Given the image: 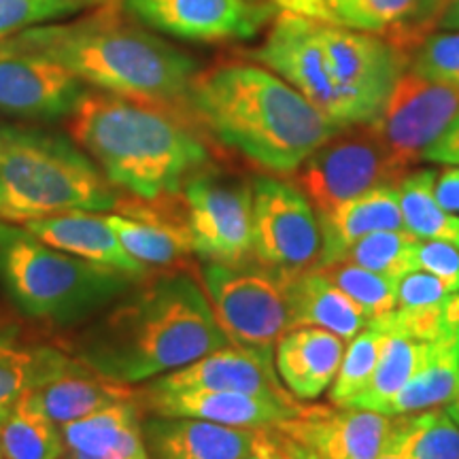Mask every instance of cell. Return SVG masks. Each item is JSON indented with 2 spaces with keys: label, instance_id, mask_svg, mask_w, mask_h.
<instances>
[{
  "label": "cell",
  "instance_id": "cell-1",
  "mask_svg": "<svg viewBox=\"0 0 459 459\" xmlns=\"http://www.w3.org/2000/svg\"><path fill=\"white\" fill-rule=\"evenodd\" d=\"M183 113L223 147L273 175H294L342 128L257 62H221L198 71Z\"/></svg>",
  "mask_w": 459,
  "mask_h": 459
},
{
  "label": "cell",
  "instance_id": "cell-2",
  "mask_svg": "<svg viewBox=\"0 0 459 459\" xmlns=\"http://www.w3.org/2000/svg\"><path fill=\"white\" fill-rule=\"evenodd\" d=\"M228 344L203 287L177 273L153 279L115 304L74 341L73 351L90 370L134 385Z\"/></svg>",
  "mask_w": 459,
  "mask_h": 459
},
{
  "label": "cell",
  "instance_id": "cell-3",
  "mask_svg": "<svg viewBox=\"0 0 459 459\" xmlns=\"http://www.w3.org/2000/svg\"><path fill=\"white\" fill-rule=\"evenodd\" d=\"M71 117L73 139L108 183L145 203L181 194L209 164L196 130L170 108L85 91Z\"/></svg>",
  "mask_w": 459,
  "mask_h": 459
},
{
  "label": "cell",
  "instance_id": "cell-4",
  "mask_svg": "<svg viewBox=\"0 0 459 459\" xmlns=\"http://www.w3.org/2000/svg\"><path fill=\"white\" fill-rule=\"evenodd\" d=\"M17 45L20 54L49 57L107 94L170 111L183 108L198 73L192 56L130 24L113 9L71 24L28 28L17 32Z\"/></svg>",
  "mask_w": 459,
  "mask_h": 459
},
{
  "label": "cell",
  "instance_id": "cell-5",
  "mask_svg": "<svg viewBox=\"0 0 459 459\" xmlns=\"http://www.w3.org/2000/svg\"><path fill=\"white\" fill-rule=\"evenodd\" d=\"M119 209L94 160L65 136L0 126V221Z\"/></svg>",
  "mask_w": 459,
  "mask_h": 459
},
{
  "label": "cell",
  "instance_id": "cell-6",
  "mask_svg": "<svg viewBox=\"0 0 459 459\" xmlns=\"http://www.w3.org/2000/svg\"><path fill=\"white\" fill-rule=\"evenodd\" d=\"M134 283L128 274L65 254L30 230L0 221V285L28 319L77 324Z\"/></svg>",
  "mask_w": 459,
  "mask_h": 459
},
{
  "label": "cell",
  "instance_id": "cell-7",
  "mask_svg": "<svg viewBox=\"0 0 459 459\" xmlns=\"http://www.w3.org/2000/svg\"><path fill=\"white\" fill-rule=\"evenodd\" d=\"M203 283L228 342L274 361L279 338L291 328L287 281L249 262L204 264Z\"/></svg>",
  "mask_w": 459,
  "mask_h": 459
},
{
  "label": "cell",
  "instance_id": "cell-8",
  "mask_svg": "<svg viewBox=\"0 0 459 459\" xmlns=\"http://www.w3.org/2000/svg\"><path fill=\"white\" fill-rule=\"evenodd\" d=\"M254 186V262L291 281L321 266L324 232L313 204L294 183L257 177Z\"/></svg>",
  "mask_w": 459,
  "mask_h": 459
},
{
  "label": "cell",
  "instance_id": "cell-9",
  "mask_svg": "<svg viewBox=\"0 0 459 459\" xmlns=\"http://www.w3.org/2000/svg\"><path fill=\"white\" fill-rule=\"evenodd\" d=\"M404 175L364 124L341 128L315 149L294 172V186L321 220L347 200L383 183H398Z\"/></svg>",
  "mask_w": 459,
  "mask_h": 459
},
{
  "label": "cell",
  "instance_id": "cell-10",
  "mask_svg": "<svg viewBox=\"0 0 459 459\" xmlns=\"http://www.w3.org/2000/svg\"><path fill=\"white\" fill-rule=\"evenodd\" d=\"M194 254L206 264L254 260V186L200 170L181 189Z\"/></svg>",
  "mask_w": 459,
  "mask_h": 459
},
{
  "label": "cell",
  "instance_id": "cell-11",
  "mask_svg": "<svg viewBox=\"0 0 459 459\" xmlns=\"http://www.w3.org/2000/svg\"><path fill=\"white\" fill-rule=\"evenodd\" d=\"M459 119V88L404 71L368 124L402 172H409Z\"/></svg>",
  "mask_w": 459,
  "mask_h": 459
},
{
  "label": "cell",
  "instance_id": "cell-12",
  "mask_svg": "<svg viewBox=\"0 0 459 459\" xmlns=\"http://www.w3.org/2000/svg\"><path fill=\"white\" fill-rule=\"evenodd\" d=\"M251 62L266 66L338 126H349L347 107L321 41L319 22L277 11L266 39L249 51Z\"/></svg>",
  "mask_w": 459,
  "mask_h": 459
},
{
  "label": "cell",
  "instance_id": "cell-13",
  "mask_svg": "<svg viewBox=\"0 0 459 459\" xmlns=\"http://www.w3.org/2000/svg\"><path fill=\"white\" fill-rule=\"evenodd\" d=\"M124 11L179 41L228 43L257 37L279 9L273 0H124Z\"/></svg>",
  "mask_w": 459,
  "mask_h": 459
},
{
  "label": "cell",
  "instance_id": "cell-14",
  "mask_svg": "<svg viewBox=\"0 0 459 459\" xmlns=\"http://www.w3.org/2000/svg\"><path fill=\"white\" fill-rule=\"evenodd\" d=\"M274 429L319 459H377L389 451L394 417L355 406H304Z\"/></svg>",
  "mask_w": 459,
  "mask_h": 459
},
{
  "label": "cell",
  "instance_id": "cell-15",
  "mask_svg": "<svg viewBox=\"0 0 459 459\" xmlns=\"http://www.w3.org/2000/svg\"><path fill=\"white\" fill-rule=\"evenodd\" d=\"M134 400L152 417H192L223 423V426L262 429L277 428L287 419L300 415L304 409V404L296 398L243 392H211V389L162 392V389L149 385L136 389Z\"/></svg>",
  "mask_w": 459,
  "mask_h": 459
},
{
  "label": "cell",
  "instance_id": "cell-16",
  "mask_svg": "<svg viewBox=\"0 0 459 459\" xmlns=\"http://www.w3.org/2000/svg\"><path fill=\"white\" fill-rule=\"evenodd\" d=\"M83 82L49 57L22 54L0 60V113L30 119L73 115L83 99Z\"/></svg>",
  "mask_w": 459,
  "mask_h": 459
},
{
  "label": "cell",
  "instance_id": "cell-17",
  "mask_svg": "<svg viewBox=\"0 0 459 459\" xmlns=\"http://www.w3.org/2000/svg\"><path fill=\"white\" fill-rule=\"evenodd\" d=\"M152 459H247L266 449L274 428H234L192 417H152L143 423Z\"/></svg>",
  "mask_w": 459,
  "mask_h": 459
},
{
  "label": "cell",
  "instance_id": "cell-18",
  "mask_svg": "<svg viewBox=\"0 0 459 459\" xmlns=\"http://www.w3.org/2000/svg\"><path fill=\"white\" fill-rule=\"evenodd\" d=\"M147 385L162 389V392L211 389V392H243L294 398L281 383L274 361L232 347V344L217 349L179 370L152 378Z\"/></svg>",
  "mask_w": 459,
  "mask_h": 459
},
{
  "label": "cell",
  "instance_id": "cell-19",
  "mask_svg": "<svg viewBox=\"0 0 459 459\" xmlns=\"http://www.w3.org/2000/svg\"><path fill=\"white\" fill-rule=\"evenodd\" d=\"M347 341L311 325L290 328L274 347V368L296 400H317L334 383Z\"/></svg>",
  "mask_w": 459,
  "mask_h": 459
},
{
  "label": "cell",
  "instance_id": "cell-20",
  "mask_svg": "<svg viewBox=\"0 0 459 459\" xmlns=\"http://www.w3.org/2000/svg\"><path fill=\"white\" fill-rule=\"evenodd\" d=\"M24 228L49 247L82 257L96 266L111 268L136 281H143L149 273L147 266L136 262L124 249L122 240L102 213L79 211V213L41 217V220L26 221Z\"/></svg>",
  "mask_w": 459,
  "mask_h": 459
},
{
  "label": "cell",
  "instance_id": "cell-21",
  "mask_svg": "<svg viewBox=\"0 0 459 459\" xmlns=\"http://www.w3.org/2000/svg\"><path fill=\"white\" fill-rule=\"evenodd\" d=\"M136 400H124L60 426L65 446L79 459H152Z\"/></svg>",
  "mask_w": 459,
  "mask_h": 459
},
{
  "label": "cell",
  "instance_id": "cell-22",
  "mask_svg": "<svg viewBox=\"0 0 459 459\" xmlns=\"http://www.w3.org/2000/svg\"><path fill=\"white\" fill-rule=\"evenodd\" d=\"M319 223L321 232H324L321 266H328V264L341 260L344 251L359 238L378 232V230L404 228L398 183H383V186L347 200L336 206L330 215L321 217Z\"/></svg>",
  "mask_w": 459,
  "mask_h": 459
},
{
  "label": "cell",
  "instance_id": "cell-23",
  "mask_svg": "<svg viewBox=\"0 0 459 459\" xmlns=\"http://www.w3.org/2000/svg\"><path fill=\"white\" fill-rule=\"evenodd\" d=\"M30 394L45 411V415L54 419L57 426L77 421L117 402L134 398V389L130 385L102 377L77 359L71 368L43 383L41 387L32 389Z\"/></svg>",
  "mask_w": 459,
  "mask_h": 459
},
{
  "label": "cell",
  "instance_id": "cell-24",
  "mask_svg": "<svg viewBox=\"0 0 459 459\" xmlns=\"http://www.w3.org/2000/svg\"><path fill=\"white\" fill-rule=\"evenodd\" d=\"M291 328L311 325L334 332L342 341H351L368 325V317L344 291L325 277L321 268L287 281Z\"/></svg>",
  "mask_w": 459,
  "mask_h": 459
},
{
  "label": "cell",
  "instance_id": "cell-25",
  "mask_svg": "<svg viewBox=\"0 0 459 459\" xmlns=\"http://www.w3.org/2000/svg\"><path fill=\"white\" fill-rule=\"evenodd\" d=\"M381 319L385 321L387 328L385 344H383L381 358L372 372L370 383L351 404L355 409L383 412L387 402L409 383V378L415 375L428 353L432 351L436 338L443 334L440 332L438 336H426L421 332L406 328L395 317V313L383 315Z\"/></svg>",
  "mask_w": 459,
  "mask_h": 459
},
{
  "label": "cell",
  "instance_id": "cell-26",
  "mask_svg": "<svg viewBox=\"0 0 459 459\" xmlns=\"http://www.w3.org/2000/svg\"><path fill=\"white\" fill-rule=\"evenodd\" d=\"M274 7L349 30L370 32L398 43L417 0H273Z\"/></svg>",
  "mask_w": 459,
  "mask_h": 459
},
{
  "label": "cell",
  "instance_id": "cell-27",
  "mask_svg": "<svg viewBox=\"0 0 459 459\" xmlns=\"http://www.w3.org/2000/svg\"><path fill=\"white\" fill-rule=\"evenodd\" d=\"M459 385V324L436 338L432 351L415 375L387 402L383 415L398 417L440 409L453 400Z\"/></svg>",
  "mask_w": 459,
  "mask_h": 459
},
{
  "label": "cell",
  "instance_id": "cell-28",
  "mask_svg": "<svg viewBox=\"0 0 459 459\" xmlns=\"http://www.w3.org/2000/svg\"><path fill=\"white\" fill-rule=\"evenodd\" d=\"M108 223L115 230L124 249L147 268H169L175 266L194 254L192 234L186 223L158 213L128 215H107Z\"/></svg>",
  "mask_w": 459,
  "mask_h": 459
},
{
  "label": "cell",
  "instance_id": "cell-29",
  "mask_svg": "<svg viewBox=\"0 0 459 459\" xmlns=\"http://www.w3.org/2000/svg\"><path fill=\"white\" fill-rule=\"evenodd\" d=\"M65 453L60 426L45 415L30 392L9 406L0 426L3 459H62Z\"/></svg>",
  "mask_w": 459,
  "mask_h": 459
},
{
  "label": "cell",
  "instance_id": "cell-30",
  "mask_svg": "<svg viewBox=\"0 0 459 459\" xmlns=\"http://www.w3.org/2000/svg\"><path fill=\"white\" fill-rule=\"evenodd\" d=\"M387 453L404 459H459V423L446 406L394 417Z\"/></svg>",
  "mask_w": 459,
  "mask_h": 459
},
{
  "label": "cell",
  "instance_id": "cell-31",
  "mask_svg": "<svg viewBox=\"0 0 459 459\" xmlns=\"http://www.w3.org/2000/svg\"><path fill=\"white\" fill-rule=\"evenodd\" d=\"M436 170L406 172L398 181L404 228L419 240H443L459 247V215L449 213L434 196Z\"/></svg>",
  "mask_w": 459,
  "mask_h": 459
},
{
  "label": "cell",
  "instance_id": "cell-32",
  "mask_svg": "<svg viewBox=\"0 0 459 459\" xmlns=\"http://www.w3.org/2000/svg\"><path fill=\"white\" fill-rule=\"evenodd\" d=\"M74 359L56 349H24L0 342V411L71 368Z\"/></svg>",
  "mask_w": 459,
  "mask_h": 459
},
{
  "label": "cell",
  "instance_id": "cell-33",
  "mask_svg": "<svg viewBox=\"0 0 459 459\" xmlns=\"http://www.w3.org/2000/svg\"><path fill=\"white\" fill-rule=\"evenodd\" d=\"M385 338V321L377 317L370 319L368 325L347 342L341 368H338L334 383L328 389L332 406H351L355 398L364 392L370 383L372 372L377 368L378 358H381Z\"/></svg>",
  "mask_w": 459,
  "mask_h": 459
},
{
  "label": "cell",
  "instance_id": "cell-34",
  "mask_svg": "<svg viewBox=\"0 0 459 459\" xmlns=\"http://www.w3.org/2000/svg\"><path fill=\"white\" fill-rule=\"evenodd\" d=\"M417 245L419 238L406 228L378 230V232H372L349 247L341 260L358 264L361 268H368L372 273L385 274V277L398 281L404 274L417 271Z\"/></svg>",
  "mask_w": 459,
  "mask_h": 459
},
{
  "label": "cell",
  "instance_id": "cell-35",
  "mask_svg": "<svg viewBox=\"0 0 459 459\" xmlns=\"http://www.w3.org/2000/svg\"><path fill=\"white\" fill-rule=\"evenodd\" d=\"M321 271L358 304L368 319L394 313L398 307V281L392 277L372 273L347 260L332 262L328 266H321Z\"/></svg>",
  "mask_w": 459,
  "mask_h": 459
},
{
  "label": "cell",
  "instance_id": "cell-36",
  "mask_svg": "<svg viewBox=\"0 0 459 459\" xmlns=\"http://www.w3.org/2000/svg\"><path fill=\"white\" fill-rule=\"evenodd\" d=\"M406 71L429 82L459 88V30L436 28L426 34L411 49Z\"/></svg>",
  "mask_w": 459,
  "mask_h": 459
},
{
  "label": "cell",
  "instance_id": "cell-37",
  "mask_svg": "<svg viewBox=\"0 0 459 459\" xmlns=\"http://www.w3.org/2000/svg\"><path fill=\"white\" fill-rule=\"evenodd\" d=\"M108 0H0V39L24 32L43 22L100 7Z\"/></svg>",
  "mask_w": 459,
  "mask_h": 459
},
{
  "label": "cell",
  "instance_id": "cell-38",
  "mask_svg": "<svg viewBox=\"0 0 459 459\" xmlns=\"http://www.w3.org/2000/svg\"><path fill=\"white\" fill-rule=\"evenodd\" d=\"M459 294L443 279L434 277L426 271H412L398 279V307L402 313H438L445 311Z\"/></svg>",
  "mask_w": 459,
  "mask_h": 459
},
{
  "label": "cell",
  "instance_id": "cell-39",
  "mask_svg": "<svg viewBox=\"0 0 459 459\" xmlns=\"http://www.w3.org/2000/svg\"><path fill=\"white\" fill-rule=\"evenodd\" d=\"M415 268L443 279L459 291V247L443 240H419Z\"/></svg>",
  "mask_w": 459,
  "mask_h": 459
},
{
  "label": "cell",
  "instance_id": "cell-40",
  "mask_svg": "<svg viewBox=\"0 0 459 459\" xmlns=\"http://www.w3.org/2000/svg\"><path fill=\"white\" fill-rule=\"evenodd\" d=\"M451 0H417L415 11H412L409 24L402 30L398 39V48H402L406 54H411V49L421 41L426 34L436 30L440 17H443L445 9L449 7Z\"/></svg>",
  "mask_w": 459,
  "mask_h": 459
},
{
  "label": "cell",
  "instance_id": "cell-41",
  "mask_svg": "<svg viewBox=\"0 0 459 459\" xmlns=\"http://www.w3.org/2000/svg\"><path fill=\"white\" fill-rule=\"evenodd\" d=\"M434 196L449 213H459V164H446V169L436 172Z\"/></svg>",
  "mask_w": 459,
  "mask_h": 459
},
{
  "label": "cell",
  "instance_id": "cell-42",
  "mask_svg": "<svg viewBox=\"0 0 459 459\" xmlns=\"http://www.w3.org/2000/svg\"><path fill=\"white\" fill-rule=\"evenodd\" d=\"M421 162H434L445 166L459 164V119L434 143L432 147L426 149Z\"/></svg>",
  "mask_w": 459,
  "mask_h": 459
},
{
  "label": "cell",
  "instance_id": "cell-43",
  "mask_svg": "<svg viewBox=\"0 0 459 459\" xmlns=\"http://www.w3.org/2000/svg\"><path fill=\"white\" fill-rule=\"evenodd\" d=\"M247 459H294V457H291V453L287 451L283 436H281L277 429H274L273 443L268 445L266 449H262L260 453H255V455H251Z\"/></svg>",
  "mask_w": 459,
  "mask_h": 459
},
{
  "label": "cell",
  "instance_id": "cell-44",
  "mask_svg": "<svg viewBox=\"0 0 459 459\" xmlns=\"http://www.w3.org/2000/svg\"><path fill=\"white\" fill-rule=\"evenodd\" d=\"M436 28H440V30H459V0H451V4L445 9Z\"/></svg>",
  "mask_w": 459,
  "mask_h": 459
},
{
  "label": "cell",
  "instance_id": "cell-45",
  "mask_svg": "<svg viewBox=\"0 0 459 459\" xmlns=\"http://www.w3.org/2000/svg\"><path fill=\"white\" fill-rule=\"evenodd\" d=\"M15 54H20V45H17V34H15V37H13V34H11V37L0 39V60H3V57L15 56Z\"/></svg>",
  "mask_w": 459,
  "mask_h": 459
},
{
  "label": "cell",
  "instance_id": "cell-46",
  "mask_svg": "<svg viewBox=\"0 0 459 459\" xmlns=\"http://www.w3.org/2000/svg\"><path fill=\"white\" fill-rule=\"evenodd\" d=\"M283 440H285L287 451L291 453V457H294V459H319L317 455H313V453H308L307 449H302V446H298V445L291 443V440H287L285 436H283Z\"/></svg>",
  "mask_w": 459,
  "mask_h": 459
},
{
  "label": "cell",
  "instance_id": "cell-47",
  "mask_svg": "<svg viewBox=\"0 0 459 459\" xmlns=\"http://www.w3.org/2000/svg\"><path fill=\"white\" fill-rule=\"evenodd\" d=\"M446 411H449V415L459 423V385H457L455 395H453V400L446 404Z\"/></svg>",
  "mask_w": 459,
  "mask_h": 459
},
{
  "label": "cell",
  "instance_id": "cell-48",
  "mask_svg": "<svg viewBox=\"0 0 459 459\" xmlns=\"http://www.w3.org/2000/svg\"><path fill=\"white\" fill-rule=\"evenodd\" d=\"M377 459H404V457L398 455V453H383V455H378Z\"/></svg>",
  "mask_w": 459,
  "mask_h": 459
},
{
  "label": "cell",
  "instance_id": "cell-49",
  "mask_svg": "<svg viewBox=\"0 0 459 459\" xmlns=\"http://www.w3.org/2000/svg\"><path fill=\"white\" fill-rule=\"evenodd\" d=\"M4 415H7V409L0 411V426H3V419H4ZM0 457H3V455H0Z\"/></svg>",
  "mask_w": 459,
  "mask_h": 459
},
{
  "label": "cell",
  "instance_id": "cell-50",
  "mask_svg": "<svg viewBox=\"0 0 459 459\" xmlns=\"http://www.w3.org/2000/svg\"><path fill=\"white\" fill-rule=\"evenodd\" d=\"M68 459H79V457H71V455H68Z\"/></svg>",
  "mask_w": 459,
  "mask_h": 459
},
{
  "label": "cell",
  "instance_id": "cell-51",
  "mask_svg": "<svg viewBox=\"0 0 459 459\" xmlns=\"http://www.w3.org/2000/svg\"><path fill=\"white\" fill-rule=\"evenodd\" d=\"M0 459H3V457H0Z\"/></svg>",
  "mask_w": 459,
  "mask_h": 459
}]
</instances>
